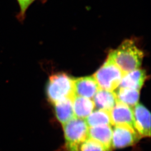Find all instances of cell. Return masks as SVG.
Listing matches in <instances>:
<instances>
[{"mask_svg":"<svg viewBox=\"0 0 151 151\" xmlns=\"http://www.w3.org/2000/svg\"><path fill=\"white\" fill-rule=\"evenodd\" d=\"M143 57V51L138 48L134 42L127 39L118 48L112 50L108 57L126 73L139 68Z\"/></svg>","mask_w":151,"mask_h":151,"instance_id":"6da1fadb","label":"cell"},{"mask_svg":"<svg viewBox=\"0 0 151 151\" xmlns=\"http://www.w3.org/2000/svg\"><path fill=\"white\" fill-rule=\"evenodd\" d=\"M46 92L49 101L55 103L75 96L74 79L65 73H58L50 76Z\"/></svg>","mask_w":151,"mask_h":151,"instance_id":"7a4b0ae2","label":"cell"},{"mask_svg":"<svg viewBox=\"0 0 151 151\" xmlns=\"http://www.w3.org/2000/svg\"><path fill=\"white\" fill-rule=\"evenodd\" d=\"M67 151H78L81 143L88 138V127L85 119L74 118L63 125Z\"/></svg>","mask_w":151,"mask_h":151,"instance_id":"3957f363","label":"cell"},{"mask_svg":"<svg viewBox=\"0 0 151 151\" xmlns=\"http://www.w3.org/2000/svg\"><path fill=\"white\" fill-rule=\"evenodd\" d=\"M119 67L109 58L93 76L100 89L114 91L118 87L124 75Z\"/></svg>","mask_w":151,"mask_h":151,"instance_id":"277c9868","label":"cell"},{"mask_svg":"<svg viewBox=\"0 0 151 151\" xmlns=\"http://www.w3.org/2000/svg\"><path fill=\"white\" fill-rule=\"evenodd\" d=\"M140 138L137 130L130 125H115L113 129L112 148H122L133 146Z\"/></svg>","mask_w":151,"mask_h":151,"instance_id":"5b68a950","label":"cell"},{"mask_svg":"<svg viewBox=\"0 0 151 151\" xmlns=\"http://www.w3.org/2000/svg\"><path fill=\"white\" fill-rule=\"evenodd\" d=\"M134 127L141 137H150L151 114L143 105L137 104L133 110Z\"/></svg>","mask_w":151,"mask_h":151,"instance_id":"8992f818","label":"cell"},{"mask_svg":"<svg viewBox=\"0 0 151 151\" xmlns=\"http://www.w3.org/2000/svg\"><path fill=\"white\" fill-rule=\"evenodd\" d=\"M110 115L111 125H128L134 128L133 109L129 106L117 101Z\"/></svg>","mask_w":151,"mask_h":151,"instance_id":"52a82bcc","label":"cell"},{"mask_svg":"<svg viewBox=\"0 0 151 151\" xmlns=\"http://www.w3.org/2000/svg\"><path fill=\"white\" fill-rule=\"evenodd\" d=\"M93 76H86L74 79V89L76 96L92 99L99 90Z\"/></svg>","mask_w":151,"mask_h":151,"instance_id":"ba28073f","label":"cell"},{"mask_svg":"<svg viewBox=\"0 0 151 151\" xmlns=\"http://www.w3.org/2000/svg\"><path fill=\"white\" fill-rule=\"evenodd\" d=\"M113 129L111 125H104L90 127L88 130V138L96 140L108 150L112 149Z\"/></svg>","mask_w":151,"mask_h":151,"instance_id":"9c48e42d","label":"cell"},{"mask_svg":"<svg viewBox=\"0 0 151 151\" xmlns=\"http://www.w3.org/2000/svg\"><path fill=\"white\" fill-rule=\"evenodd\" d=\"M146 78V70L140 68L132 70L124 74L118 87L140 90Z\"/></svg>","mask_w":151,"mask_h":151,"instance_id":"30bf717a","label":"cell"},{"mask_svg":"<svg viewBox=\"0 0 151 151\" xmlns=\"http://www.w3.org/2000/svg\"><path fill=\"white\" fill-rule=\"evenodd\" d=\"M93 98L95 106L110 112L117 102L115 92L99 88Z\"/></svg>","mask_w":151,"mask_h":151,"instance_id":"8fae6325","label":"cell"},{"mask_svg":"<svg viewBox=\"0 0 151 151\" xmlns=\"http://www.w3.org/2000/svg\"><path fill=\"white\" fill-rule=\"evenodd\" d=\"M72 104L75 116L80 119H86L95 107L91 99L76 95L72 99Z\"/></svg>","mask_w":151,"mask_h":151,"instance_id":"7c38bea8","label":"cell"},{"mask_svg":"<svg viewBox=\"0 0 151 151\" xmlns=\"http://www.w3.org/2000/svg\"><path fill=\"white\" fill-rule=\"evenodd\" d=\"M57 118L62 125L75 118L72 99H66L54 104Z\"/></svg>","mask_w":151,"mask_h":151,"instance_id":"4fadbf2b","label":"cell"},{"mask_svg":"<svg viewBox=\"0 0 151 151\" xmlns=\"http://www.w3.org/2000/svg\"><path fill=\"white\" fill-rule=\"evenodd\" d=\"M117 101L124 104L130 107H134L138 103L139 99V90L119 88L117 91L115 92Z\"/></svg>","mask_w":151,"mask_h":151,"instance_id":"5bb4252c","label":"cell"},{"mask_svg":"<svg viewBox=\"0 0 151 151\" xmlns=\"http://www.w3.org/2000/svg\"><path fill=\"white\" fill-rule=\"evenodd\" d=\"M85 120L89 128L104 125H111L110 112L104 110L93 111Z\"/></svg>","mask_w":151,"mask_h":151,"instance_id":"9a60e30c","label":"cell"},{"mask_svg":"<svg viewBox=\"0 0 151 151\" xmlns=\"http://www.w3.org/2000/svg\"><path fill=\"white\" fill-rule=\"evenodd\" d=\"M78 151H111L97 141L87 138L80 145Z\"/></svg>","mask_w":151,"mask_h":151,"instance_id":"2e32d148","label":"cell"},{"mask_svg":"<svg viewBox=\"0 0 151 151\" xmlns=\"http://www.w3.org/2000/svg\"><path fill=\"white\" fill-rule=\"evenodd\" d=\"M20 7V12L18 15V18L20 21H22L25 16V13L29 7L36 0H17ZM44 1V0H42Z\"/></svg>","mask_w":151,"mask_h":151,"instance_id":"e0dca14e","label":"cell"}]
</instances>
